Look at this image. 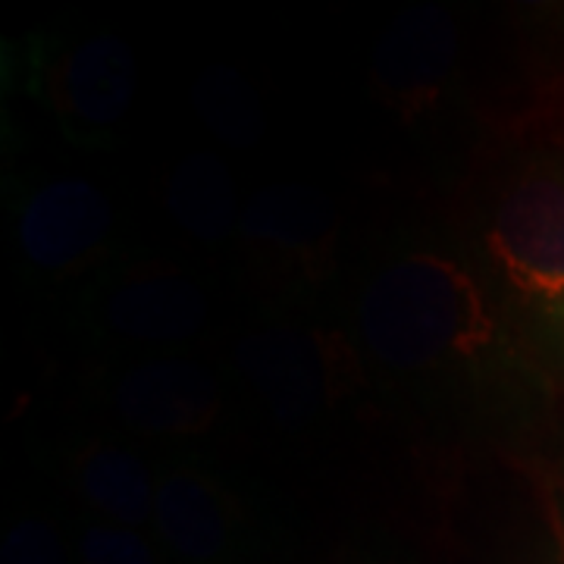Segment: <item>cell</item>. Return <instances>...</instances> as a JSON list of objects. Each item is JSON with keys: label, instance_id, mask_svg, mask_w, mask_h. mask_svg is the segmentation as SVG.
I'll return each instance as SVG.
<instances>
[{"label": "cell", "instance_id": "1", "mask_svg": "<svg viewBox=\"0 0 564 564\" xmlns=\"http://www.w3.org/2000/svg\"><path fill=\"white\" fill-rule=\"evenodd\" d=\"M364 348L399 373H436L484 358L499 339L484 285L436 251L383 267L358 304Z\"/></svg>", "mask_w": 564, "mask_h": 564}, {"label": "cell", "instance_id": "2", "mask_svg": "<svg viewBox=\"0 0 564 564\" xmlns=\"http://www.w3.org/2000/svg\"><path fill=\"white\" fill-rule=\"evenodd\" d=\"M486 254L533 321L564 339V135L521 141L486 223Z\"/></svg>", "mask_w": 564, "mask_h": 564}, {"label": "cell", "instance_id": "3", "mask_svg": "<svg viewBox=\"0 0 564 564\" xmlns=\"http://www.w3.org/2000/svg\"><path fill=\"white\" fill-rule=\"evenodd\" d=\"M236 364L282 426L317 421L361 383L358 355L333 333H254L236 348Z\"/></svg>", "mask_w": 564, "mask_h": 564}, {"label": "cell", "instance_id": "4", "mask_svg": "<svg viewBox=\"0 0 564 564\" xmlns=\"http://www.w3.org/2000/svg\"><path fill=\"white\" fill-rule=\"evenodd\" d=\"M113 204L79 176L41 182L17 210L20 258L44 276H73L110 251Z\"/></svg>", "mask_w": 564, "mask_h": 564}, {"label": "cell", "instance_id": "5", "mask_svg": "<svg viewBox=\"0 0 564 564\" xmlns=\"http://www.w3.org/2000/svg\"><path fill=\"white\" fill-rule=\"evenodd\" d=\"M458 66V29L440 7L408 10L383 32L370 85L402 122L433 113Z\"/></svg>", "mask_w": 564, "mask_h": 564}, {"label": "cell", "instance_id": "6", "mask_svg": "<svg viewBox=\"0 0 564 564\" xmlns=\"http://www.w3.org/2000/svg\"><path fill=\"white\" fill-rule=\"evenodd\" d=\"M139 88V66L132 47L117 35L85 39L54 73V110L63 132L85 148H107Z\"/></svg>", "mask_w": 564, "mask_h": 564}, {"label": "cell", "instance_id": "7", "mask_svg": "<svg viewBox=\"0 0 564 564\" xmlns=\"http://www.w3.org/2000/svg\"><path fill=\"white\" fill-rule=\"evenodd\" d=\"M95 323L122 343L180 345L195 339L210 317L198 282L163 263H139L98 292Z\"/></svg>", "mask_w": 564, "mask_h": 564}, {"label": "cell", "instance_id": "8", "mask_svg": "<svg viewBox=\"0 0 564 564\" xmlns=\"http://www.w3.org/2000/svg\"><path fill=\"white\" fill-rule=\"evenodd\" d=\"M242 239L263 261L280 263L292 276L321 282L336 267L339 214L329 198L307 185L261 188L242 210Z\"/></svg>", "mask_w": 564, "mask_h": 564}, {"label": "cell", "instance_id": "9", "mask_svg": "<svg viewBox=\"0 0 564 564\" xmlns=\"http://www.w3.org/2000/svg\"><path fill=\"white\" fill-rule=\"evenodd\" d=\"M113 408L132 433L185 440L207 433L223 411L220 383L202 364L154 358L129 367L113 386Z\"/></svg>", "mask_w": 564, "mask_h": 564}, {"label": "cell", "instance_id": "10", "mask_svg": "<svg viewBox=\"0 0 564 564\" xmlns=\"http://www.w3.org/2000/svg\"><path fill=\"white\" fill-rule=\"evenodd\" d=\"M151 524L185 564H220L236 545L232 502L207 474L192 467L170 470L158 484Z\"/></svg>", "mask_w": 564, "mask_h": 564}, {"label": "cell", "instance_id": "11", "mask_svg": "<svg viewBox=\"0 0 564 564\" xmlns=\"http://www.w3.org/2000/svg\"><path fill=\"white\" fill-rule=\"evenodd\" d=\"M76 486L91 511L110 524L135 530L154 518L158 484L139 455L120 445H91L76 462Z\"/></svg>", "mask_w": 564, "mask_h": 564}, {"label": "cell", "instance_id": "12", "mask_svg": "<svg viewBox=\"0 0 564 564\" xmlns=\"http://www.w3.org/2000/svg\"><path fill=\"white\" fill-rule=\"evenodd\" d=\"M166 210L198 242H223L242 223L236 188L214 154H188L166 182Z\"/></svg>", "mask_w": 564, "mask_h": 564}, {"label": "cell", "instance_id": "13", "mask_svg": "<svg viewBox=\"0 0 564 564\" xmlns=\"http://www.w3.org/2000/svg\"><path fill=\"white\" fill-rule=\"evenodd\" d=\"M195 110L204 126L232 148H254L263 139V107L239 69L210 66L195 85Z\"/></svg>", "mask_w": 564, "mask_h": 564}, {"label": "cell", "instance_id": "14", "mask_svg": "<svg viewBox=\"0 0 564 564\" xmlns=\"http://www.w3.org/2000/svg\"><path fill=\"white\" fill-rule=\"evenodd\" d=\"M76 549L82 564H158L148 540L129 527L88 524L79 533Z\"/></svg>", "mask_w": 564, "mask_h": 564}, {"label": "cell", "instance_id": "15", "mask_svg": "<svg viewBox=\"0 0 564 564\" xmlns=\"http://www.w3.org/2000/svg\"><path fill=\"white\" fill-rule=\"evenodd\" d=\"M0 564H69L61 533L44 518H20L0 545Z\"/></svg>", "mask_w": 564, "mask_h": 564}]
</instances>
